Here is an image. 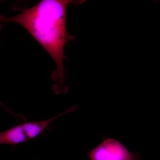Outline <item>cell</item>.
Here are the masks:
<instances>
[{
  "instance_id": "obj_1",
  "label": "cell",
  "mask_w": 160,
  "mask_h": 160,
  "mask_svg": "<svg viewBox=\"0 0 160 160\" xmlns=\"http://www.w3.org/2000/svg\"><path fill=\"white\" fill-rule=\"evenodd\" d=\"M72 3L81 4L82 1L42 0L15 16L0 15V29L6 23L20 24L54 60L57 69L52 73L51 78L54 82L52 89L56 94L68 91L63 63L65 46L74 38L68 33L66 27V10Z\"/></svg>"
},
{
  "instance_id": "obj_2",
  "label": "cell",
  "mask_w": 160,
  "mask_h": 160,
  "mask_svg": "<svg viewBox=\"0 0 160 160\" xmlns=\"http://www.w3.org/2000/svg\"><path fill=\"white\" fill-rule=\"evenodd\" d=\"M72 111V109L70 108L49 119L25 122L0 132V146L16 145L33 139L47 129L55 120Z\"/></svg>"
},
{
  "instance_id": "obj_3",
  "label": "cell",
  "mask_w": 160,
  "mask_h": 160,
  "mask_svg": "<svg viewBox=\"0 0 160 160\" xmlns=\"http://www.w3.org/2000/svg\"><path fill=\"white\" fill-rule=\"evenodd\" d=\"M90 160H140L138 153L129 152L119 142L108 138L104 139L100 145L89 153Z\"/></svg>"
}]
</instances>
